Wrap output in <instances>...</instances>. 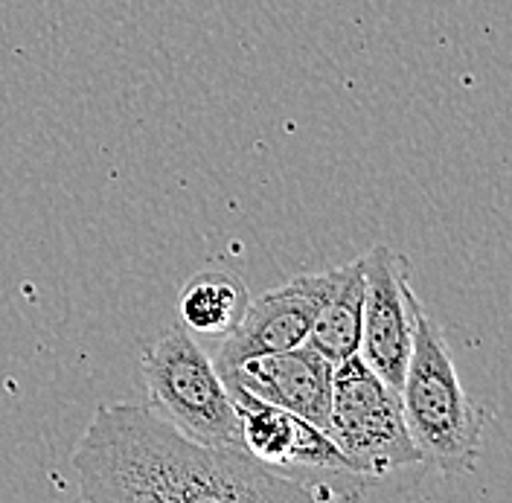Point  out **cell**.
Returning a JSON list of instances; mask_svg holds the SVG:
<instances>
[{
	"instance_id": "1",
	"label": "cell",
	"mask_w": 512,
	"mask_h": 503,
	"mask_svg": "<svg viewBox=\"0 0 512 503\" xmlns=\"http://www.w3.org/2000/svg\"><path fill=\"white\" fill-rule=\"evenodd\" d=\"M70 466L79 498L96 503L347 501L326 480H297L248 451L195 442L140 405L99 408Z\"/></svg>"
},
{
	"instance_id": "2",
	"label": "cell",
	"mask_w": 512,
	"mask_h": 503,
	"mask_svg": "<svg viewBox=\"0 0 512 503\" xmlns=\"http://www.w3.org/2000/svg\"><path fill=\"white\" fill-rule=\"evenodd\" d=\"M408 434L422 460L446 477L475 472L483 448L486 410L460 384L440 323L416 309L414 346L399 387Z\"/></svg>"
},
{
	"instance_id": "3",
	"label": "cell",
	"mask_w": 512,
	"mask_h": 503,
	"mask_svg": "<svg viewBox=\"0 0 512 503\" xmlns=\"http://www.w3.org/2000/svg\"><path fill=\"white\" fill-rule=\"evenodd\" d=\"M146 381V408L195 442L245 451L239 413L230 390L213 367V358L201 349L184 326H172L140 358Z\"/></svg>"
},
{
	"instance_id": "4",
	"label": "cell",
	"mask_w": 512,
	"mask_h": 503,
	"mask_svg": "<svg viewBox=\"0 0 512 503\" xmlns=\"http://www.w3.org/2000/svg\"><path fill=\"white\" fill-rule=\"evenodd\" d=\"M326 434L344 451L352 472L373 480L422 463L405 425L399 393L387 387L361 355L335 364Z\"/></svg>"
},
{
	"instance_id": "5",
	"label": "cell",
	"mask_w": 512,
	"mask_h": 503,
	"mask_svg": "<svg viewBox=\"0 0 512 503\" xmlns=\"http://www.w3.org/2000/svg\"><path fill=\"white\" fill-rule=\"evenodd\" d=\"M364 268V312H361V361L399 393L414 346L419 294L402 256L390 248H373L361 256Z\"/></svg>"
},
{
	"instance_id": "6",
	"label": "cell",
	"mask_w": 512,
	"mask_h": 503,
	"mask_svg": "<svg viewBox=\"0 0 512 503\" xmlns=\"http://www.w3.org/2000/svg\"><path fill=\"white\" fill-rule=\"evenodd\" d=\"M227 390L239 413L245 451L259 463L297 480H315V474L352 472L350 460L323 428L259 399L239 384H227Z\"/></svg>"
},
{
	"instance_id": "7",
	"label": "cell",
	"mask_w": 512,
	"mask_h": 503,
	"mask_svg": "<svg viewBox=\"0 0 512 503\" xmlns=\"http://www.w3.org/2000/svg\"><path fill=\"white\" fill-rule=\"evenodd\" d=\"M320 294H323V274H306L251 300L245 317L230 335H224L213 358L219 376H230L242 361L256 355L306 344L318 312Z\"/></svg>"
},
{
	"instance_id": "8",
	"label": "cell",
	"mask_w": 512,
	"mask_h": 503,
	"mask_svg": "<svg viewBox=\"0 0 512 503\" xmlns=\"http://www.w3.org/2000/svg\"><path fill=\"white\" fill-rule=\"evenodd\" d=\"M332 373V361H326L315 346L300 344L242 361L230 376H224V384H239L259 399L291 410L326 431Z\"/></svg>"
},
{
	"instance_id": "9",
	"label": "cell",
	"mask_w": 512,
	"mask_h": 503,
	"mask_svg": "<svg viewBox=\"0 0 512 503\" xmlns=\"http://www.w3.org/2000/svg\"><path fill=\"white\" fill-rule=\"evenodd\" d=\"M364 312V268L361 259L323 271V294L306 344L315 346L332 364L358 355Z\"/></svg>"
},
{
	"instance_id": "10",
	"label": "cell",
	"mask_w": 512,
	"mask_h": 503,
	"mask_svg": "<svg viewBox=\"0 0 512 503\" xmlns=\"http://www.w3.org/2000/svg\"><path fill=\"white\" fill-rule=\"evenodd\" d=\"M251 303V291L242 277L230 271H198L181 288L178 317L195 338L222 341L230 335Z\"/></svg>"
}]
</instances>
